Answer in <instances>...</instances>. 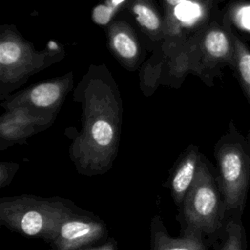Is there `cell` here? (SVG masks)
Here are the masks:
<instances>
[{
  "mask_svg": "<svg viewBox=\"0 0 250 250\" xmlns=\"http://www.w3.org/2000/svg\"><path fill=\"white\" fill-rule=\"evenodd\" d=\"M124 0H112V4L113 5H118V4H120L121 2H123Z\"/></svg>",
  "mask_w": 250,
  "mask_h": 250,
  "instance_id": "21",
  "label": "cell"
},
{
  "mask_svg": "<svg viewBox=\"0 0 250 250\" xmlns=\"http://www.w3.org/2000/svg\"><path fill=\"white\" fill-rule=\"evenodd\" d=\"M204 45L207 52L215 58H222L226 56L229 48L227 36L219 30L209 32L205 38Z\"/></svg>",
  "mask_w": 250,
  "mask_h": 250,
  "instance_id": "8",
  "label": "cell"
},
{
  "mask_svg": "<svg viewBox=\"0 0 250 250\" xmlns=\"http://www.w3.org/2000/svg\"><path fill=\"white\" fill-rule=\"evenodd\" d=\"M198 12L199 10L196 5H194L193 3L186 2L177 6L175 14L180 20L184 21H189L194 18H196V16L198 15Z\"/></svg>",
  "mask_w": 250,
  "mask_h": 250,
  "instance_id": "15",
  "label": "cell"
},
{
  "mask_svg": "<svg viewBox=\"0 0 250 250\" xmlns=\"http://www.w3.org/2000/svg\"><path fill=\"white\" fill-rule=\"evenodd\" d=\"M84 250H115L114 244L112 242H107L104 245L94 247V248H89V249H84Z\"/></svg>",
  "mask_w": 250,
  "mask_h": 250,
  "instance_id": "19",
  "label": "cell"
},
{
  "mask_svg": "<svg viewBox=\"0 0 250 250\" xmlns=\"http://www.w3.org/2000/svg\"><path fill=\"white\" fill-rule=\"evenodd\" d=\"M112 14L113 10L111 7L101 4L93 10V20L99 24H106L110 21Z\"/></svg>",
  "mask_w": 250,
  "mask_h": 250,
  "instance_id": "16",
  "label": "cell"
},
{
  "mask_svg": "<svg viewBox=\"0 0 250 250\" xmlns=\"http://www.w3.org/2000/svg\"><path fill=\"white\" fill-rule=\"evenodd\" d=\"M150 233L152 250H205L201 231L188 227L183 236L172 237L158 216L151 221Z\"/></svg>",
  "mask_w": 250,
  "mask_h": 250,
  "instance_id": "5",
  "label": "cell"
},
{
  "mask_svg": "<svg viewBox=\"0 0 250 250\" xmlns=\"http://www.w3.org/2000/svg\"><path fill=\"white\" fill-rule=\"evenodd\" d=\"M104 231L99 219L70 211L59 224L51 242L56 250H78L99 240Z\"/></svg>",
  "mask_w": 250,
  "mask_h": 250,
  "instance_id": "4",
  "label": "cell"
},
{
  "mask_svg": "<svg viewBox=\"0 0 250 250\" xmlns=\"http://www.w3.org/2000/svg\"><path fill=\"white\" fill-rule=\"evenodd\" d=\"M93 143L100 148H107L113 140V129L105 120L96 121L91 129Z\"/></svg>",
  "mask_w": 250,
  "mask_h": 250,
  "instance_id": "9",
  "label": "cell"
},
{
  "mask_svg": "<svg viewBox=\"0 0 250 250\" xmlns=\"http://www.w3.org/2000/svg\"><path fill=\"white\" fill-rule=\"evenodd\" d=\"M60 93L61 90L57 84L44 83L38 85L31 91L30 99L35 105L46 107L58 100Z\"/></svg>",
  "mask_w": 250,
  "mask_h": 250,
  "instance_id": "7",
  "label": "cell"
},
{
  "mask_svg": "<svg viewBox=\"0 0 250 250\" xmlns=\"http://www.w3.org/2000/svg\"><path fill=\"white\" fill-rule=\"evenodd\" d=\"M237 62L240 76L250 95V52L243 45L237 46Z\"/></svg>",
  "mask_w": 250,
  "mask_h": 250,
  "instance_id": "13",
  "label": "cell"
},
{
  "mask_svg": "<svg viewBox=\"0 0 250 250\" xmlns=\"http://www.w3.org/2000/svg\"><path fill=\"white\" fill-rule=\"evenodd\" d=\"M221 250H243L242 228L237 222H230L227 228V236Z\"/></svg>",
  "mask_w": 250,
  "mask_h": 250,
  "instance_id": "10",
  "label": "cell"
},
{
  "mask_svg": "<svg viewBox=\"0 0 250 250\" xmlns=\"http://www.w3.org/2000/svg\"><path fill=\"white\" fill-rule=\"evenodd\" d=\"M170 5H181L183 3H186L188 2V0H166Z\"/></svg>",
  "mask_w": 250,
  "mask_h": 250,
  "instance_id": "20",
  "label": "cell"
},
{
  "mask_svg": "<svg viewBox=\"0 0 250 250\" xmlns=\"http://www.w3.org/2000/svg\"><path fill=\"white\" fill-rule=\"evenodd\" d=\"M197 170L198 165L195 155L188 156L175 170L171 179L170 188L176 203L183 204L186 195L195 181Z\"/></svg>",
  "mask_w": 250,
  "mask_h": 250,
  "instance_id": "6",
  "label": "cell"
},
{
  "mask_svg": "<svg viewBox=\"0 0 250 250\" xmlns=\"http://www.w3.org/2000/svg\"><path fill=\"white\" fill-rule=\"evenodd\" d=\"M21 56L19 45L14 42H3L0 45V63L8 65L16 62Z\"/></svg>",
  "mask_w": 250,
  "mask_h": 250,
  "instance_id": "14",
  "label": "cell"
},
{
  "mask_svg": "<svg viewBox=\"0 0 250 250\" xmlns=\"http://www.w3.org/2000/svg\"><path fill=\"white\" fill-rule=\"evenodd\" d=\"M235 21L241 28L250 31V6H242L236 11Z\"/></svg>",
  "mask_w": 250,
  "mask_h": 250,
  "instance_id": "17",
  "label": "cell"
},
{
  "mask_svg": "<svg viewBox=\"0 0 250 250\" xmlns=\"http://www.w3.org/2000/svg\"><path fill=\"white\" fill-rule=\"evenodd\" d=\"M219 168L226 210L241 211L249 182V170L243 152L236 147L224 149L219 157Z\"/></svg>",
  "mask_w": 250,
  "mask_h": 250,
  "instance_id": "3",
  "label": "cell"
},
{
  "mask_svg": "<svg viewBox=\"0 0 250 250\" xmlns=\"http://www.w3.org/2000/svg\"><path fill=\"white\" fill-rule=\"evenodd\" d=\"M11 170L9 169L8 166H6L5 164L1 165L0 168V188H4L7 185H9L12 176L14 173H10Z\"/></svg>",
  "mask_w": 250,
  "mask_h": 250,
  "instance_id": "18",
  "label": "cell"
},
{
  "mask_svg": "<svg viewBox=\"0 0 250 250\" xmlns=\"http://www.w3.org/2000/svg\"><path fill=\"white\" fill-rule=\"evenodd\" d=\"M70 211L58 198L20 195L4 197L0 201V221L3 225L21 234L49 241Z\"/></svg>",
  "mask_w": 250,
  "mask_h": 250,
  "instance_id": "1",
  "label": "cell"
},
{
  "mask_svg": "<svg viewBox=\"0 0 250 250\" xmlns=\"http://www.w3.org/2000/svg\"><path fill=\"white\" fill-rule=\"evenodd\" d=\"M113 46L123 58L130 59L137 54V46L135 42L125 33H118L113 37Z\"/></svg>",
  "mask_w": 250,
  "mask_h": 250,
  "instance_id": "12",
  "label": "cell"
},
{
  "mask_svg": "<svg viewBox=\"0 0 250 250\" xmlns=\"http://www.w3.org/2000/svg\"><path fill=\"white\" fill-rule=\"evenodd\" d=\"M133 10L140 24L150 30L158 28L159 20L154 12H152V10H150L148 7L142 4H137L134 6Z\"/></svg>",
  "mask_w": 250,
  "mask_h": 250,
  "instance_id": "11",
  "label": "cell"
},
{
  "mask_svg": "<svg viewBox=\"0 0 250 250\" xmlns=\"http://www.w3.org/2000/svg\"><path fill=\"white\" fill-rule=\"evenodd\" d=\"M188 227L212 234L220 227V198L212 175L205 166H198L195 181L183 202Z\"/></svg>",
  "mask_w": 250,
  "mask_h": 250,
  "instance_id": "2",
  "label": "cell"
}]
</instances>
